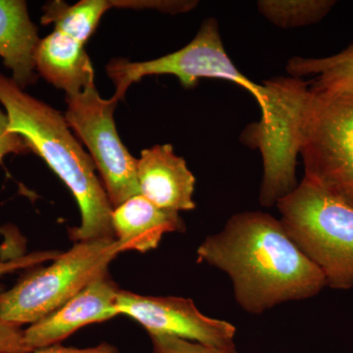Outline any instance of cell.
Here are the masks:
<instances>
[{
  "instance_id": "cell-7",
  "label": "cell",
  "mask_w": 353,
  "mask_h": 353,
  "mask_svg": "<svg viewBox=\"0 0 353 353\" xmlns=\"http://www.w3.org/2000/svg\"><path fill=\"white\" fill-rule=\"evenodd\" d=\"M118 99H102L95 85L66 95L65 119L87 146L112 208L139 196L138 159L123 145L113 114Z\"/></svg>"
},
{
  "instance_id": "cell-14",
  "label": "cell",
  "mask_w": 353,
  "mask_h": 353,
  "mask_svg": "<svg viewBox=\"0 0 353 353\" xmlns=\"http://www.w3.org/2000/svg\"><path fill=\"white\" fill-rule=\"evenodd\" d=\"M287 71L294 78L314 75L310 88L316 92L353 94V44L333 57L292 58L288 62Z\"/></svg>"
},
{
  "instance_id": "cell-10",
  "label": "cell",
  "mask_w": 353,
  "mask_h": 353,
  "mask_svg": "<svg viewBox=\"0 0 353 353\" xmlns=\"http://www.w3.org/2000/svg\"><path fill=\"white\" fill-rule=\"evenodd\" d=\"M137 172L139 194L157 208L178 213L196 208L192 199L196 176L171 145L143 150Z\"/></svg>"
},
{
  "instance_id": "cell-20",
  "label": "cell",
  "mask_w": 353,
  "mask_h": 353,
  "mask_svg": "<svg viewBox=\"0 0 353 353\" xmlns=\"http://www.w3.org/2000/svg\"><path fill=\"white\" fill-rule=\"evenodd\" d=\"M31 148L19 134L8 131V118L0 110V161L9 154H28Z\"/></svg>"
},
{
  "instance_id": "cell-18",
  "label": "cell",
  "mask_w": 353,
  "mask_h": 353,
  "mask_svg": "<svg viewBox=\"0 0 353 353\" xmlns=\"http://www.w3.org/2000/svg\"><path fill=\"white\" fill-rule=\"evenodd\" d=\"M59 254L60 253L57 252H37L12 257L10 259L2 260L0 261V277L16 271L34 268L43 262L54 260ZM4 292H6V289L3 285L0 284V296Z\"/></svg>"
},
{
  "instance_id": "cell-16",
  "label": "cell",
  "mask_w": 353,
  "mask_h": 353,
  "mask_svg": "<svg viewBox=\"0 0 353 353\" xmlns=\"http://www.w3.org/2000/svg\"><path fill=\"white\" fill-rule=\"evenodd\" d=\"M336 3L334 0H260L256 6L276 27L294 29L320 22Z\"/></svg>"
},
{
  "instance_id": "cell-5",
  "label": "cell",
  "mask_w": 353,
  "mask_h": 353,
  "mask_svg": "<svg viewBox=\"0 0 353 353\" xmlns=\"http://www.w3.org/2000/svg\"><path fill=\"white\" fill-rule=\"evenodd\" d=\"M123 252L112 239L79 241L52 263L26 274L0 296V319L24 326L61 307L83 288L108 271Z\"/></svg>"
},
{
  "instance_id": "cell-8",
  "label": "cell",
  "mask_w": 353,
  "mask_h": 353,
  "mask_svg": "<svg viewBox=\"0 0 353 353\" xmlns=\"http://www.w3.org/2000/svg\"><path fill=\"white\" fill-rule=\"evenodd\" d=\"M117 309L119 314L129 316L141 325L150 336H175L215 347L234 343L236 327L202 314L190 299L143 296L120 290Z\"/></svg>"
},
{
  "instance_id": "cell-3",
  "label": "cell",
  "mask_w": 353,
  "mask_h": 353,
  "mask_svg": "<svg viewBox=\"0 0 353 353\" xmlns=\"http://www.w3.org/2000/svg\"><path fill=\"white\" fill-rule=\"evenodd\" d=\"M276 206L290 238L332 289L353 288V203L303 179Z\"/></svg>"
},
{
  "instance_id": "cell-4",
  "label": "cell",
  "mask_w": 353,
  "mask_h": 353,
  "mask_svg": "<svg viewBox=\"0 0 353 353\" xmlns=\"http://www.w3.org/2000/svg\"><path fill=\"white\" fill-rule=\"evenodd\" d=\"M294 143L303 178L353 203V94H320L309 83L294 118Z\"/></svg>"
},
{
  "instance_id": "cell-17",
  "label": "cell",
  "mask_w": 353,
  "mask_h": 353,
  "mask_svg": "<svg viewBox=\"0 0 353 353\" xmlns=\"http://www.w3.org/2000/svg\"><path fill=\"white\" fill-rule=\"evenodd\" d=\"M152 353H240L236 345L215 347L168 336H150Z\"/></svg>"
},
{
  "instance_id": "cell-9",
  "label": "cell",
  "mask_w": 353,
  "mask_h": 353,
  "mask_svg": "<svg viewBox=\"0 0 353 353\" xmlns=\"http://www.w3.org/2000/svg\"><path fill=\"white\" fill-rule=\"evenodd\" d=\"M119 292L109 271L105 272L61 307L24 329L26 345L32 352L57 345L87 325L120 315L117 309Z\"/></svg>"
},
{
  "instance_id": "cell-2",
  "label": "cell",
  "mask_w": 353,
  "mask_h": 353,
  "mask_svg": "<svg viewBox=\"0 0 353 353\" xmlns=\"http://www.w3.org/2000/svg\"><path fill=\"white\" fill-rule=\"evenodd\" d=\"M0 103L8 118V131L25 139L71 190L82 222L69 229L74 243L112 239L113 208L97 175V167L72 134L65 116L25 92L12 78L0 73Z\"/></svg>"
},
{
  "instance_id": "cell-13",
  "label": "cell",
  "mask_w": 353,
  "mask_h": 353,
  "mask_svg": "<svg viewBox=\"0 0 353 353\" xmlns=\"http://www.w3.org/2000/svg\"><path fill=\"white\" fill-rule=\"evenodd\" d=\"M38 27L23 0H0V57L12 79L25 90L38 81L34 53L39 41Z\"/></svg>"
},
{
  "instance_id": "cell-6",
  "label": "cell",
  "mask_w": 353,
  "mask_h": 353,
  "mask_svg": "<svg viewBox=\"0 0 353 353\" xmlns=\"http://www.w3.org/2000/svg\"><path fill=\"white\" fill-rule=\"evenodd\" d=\"M108 75L115 85V97L123 99L128 88L141 79L153 75L175 76L183 87H196L201 78L220 79L245 88L254 97L261 110V117L268 113L274 99L269 81L259 85L243 75L229 57L214 18L203 21L190 43L181 50L157 59L132 62L113 59L106 67Z\"/></svg>"
},
{
  "instance_id": "cell-1",
  "label": "cell",
  "mask_w": 353,
  "mask_h": 353,
  "mask_svg": "<svg viewBox=\"0 0 353 353\" xmlns=\"http://www.w3.org/2000/svg\"><path fill=\"white\" fill-rule=\"evenodd\" d=\"M197 262L225 272L234 299L250 314L317 296L326 279L290 238L280 219L261 211L232 216L197 248Z\"/></svg>"
},
{
  "instance_id": "cell-12",
  "label": "cell",
  "mask_w": 353,
  "mask_h": 353,
  "mask_svg": "<svg viewBox=\"0 0 353 353\" xmlns=\"http://www.w3.org/2000/svg\"><path fill=\"white\" fill-rule=\"evenodd\" d=\"M112 227L123 252H150L158 248L165 234L185 230L178 212L157 208L141 194L113 209Z\"/></svg>"
},
{
  "instance_id": "cell-19",
  "label": "cell",
  "mask_w": 353,
  "mask_h": 353,
  "mask_svg": "<svg viewBox=\"0 0 353 353\" xmlns=\"http://www.w3.org/2000/svg\"><path fill=\"white\" fill-rule=\"evenodd\" d=\"M29 352L22 326L0 319V353Z\"/></svg>"
},
{
  "instance_id": "cell-15",
  "label": "cell",
  "mask_w": 353,
  "mask_h": 353,
  "mask_svg": "<svg viewBox=\"0 0 353 353\" xmlns=\"http://www.w3.org/2000/svg\"><path fill=\"white\" fill-rule=\"evenodd\" d=\"M112 7H115L114 0H82L74 6L54 0L43 6L41 24H53L57 31L85 44L103 14Z\"/></svg>"
},
{
  "instance_id": "cell-11",
  "label": "cell",
  "mask_w": 353,
  "mask_h": 353,
  "mask_svg": "<svg viewBox=\"0 0 353 353\" xmlns=\"http://www.w3.org/2000/svg\"><path fill=\"white\" fill-rule=\"evenodd\" d=\"M39 75L66 95L80 94L94 85V71L85 44L64 32H51L41 39L34 53Z\"/></svg>"
},
{
  "instance_id": "cell-21",
  "label": "cell",
  "mask_w": 353,
  "mask_h": 353,
  "mask_svg": "<svg viewBox=\"0 0 353 353\" xmlns=\"http://www.w3.org/2000/svg\"><path fill=\"white\" fill-rule=\"evenodd\" d=\"M29 353H121L115 345L108 343H101L95 347L87 348L64 347L61 343L48 345V347L38 348Z\"/></svg>"
}]
</instances>
